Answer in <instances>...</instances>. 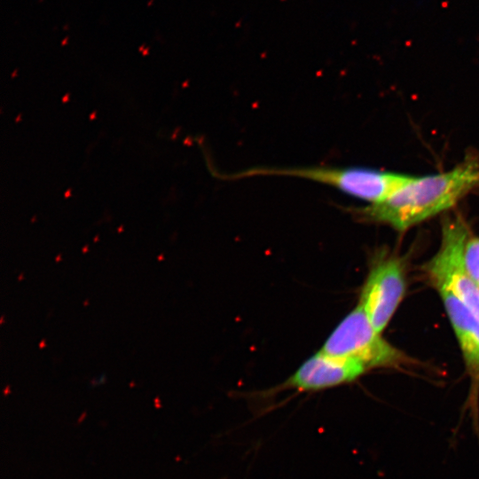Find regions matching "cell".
Returning <instances> with one entry per match:
<instances>
[{
	"instance_id": "cell-1",
	"label": "cell",
	"mask_w": 479,
	"mask_h": 479,
	"mask_svg": "<svg viewBox=\"0 0 479 479\" xmlns=\"http://www.w3.org/2000/svg\"><path fill=\"white\" fill-rule=\"evenodd\" d=\"M479 190V158L469 153L451 170L412 177L385 200L351 209L363 222L388 224L398 232L453 208Z\"/></svg>"
},
{
	"instance_id": "cell-2",
	"label": "cell",
	"mask_w": 479,
	"mask_h": 479,
	"mask_svg": "<svg viewBox=\"0 0 479 479\" xmlns=\"http://www.w3.org/2000/svg\"><path fill=\"white\" fill-rule=\"evenodd\" d=\"M256 176L294 177L331 185L355 198L375 204L401 188L411 176L367 168H252L226 175L227 179Z\"/></svg>"
},
{
	"instance_id": "cell-3",
	"label": "cell",
	"mask_w": 479,
	"mask_h": 479,
	"mask_svg": "<svg viewBox=\"0 0 479 479\" xmlns=\"http://www.w3.org/2000/svg\"><path fill=\"white\" fill-rule=\"evenodd\" d=\"M320 351L332 357L356 359L368 370L398 369L414 362L375 330L358 302L334 328Z\"/></svg>"
},
{
	"instance_id": "cell-4",
	"label": "cell",
	"mask_w": 479,
	"mask_h": 479,
	"mask_svg": "<svg viewBox=\"0 0 479 479\" xmlns=\"http://www.w3.org/2000/svg\"><path fill=\"white\" fill-rule=\"evenodd\" d=\"M470 232L460 216L444 218L439 249L422 269L434 288L450 291L479 317V285L468 276L462 261L464 243Z\"/></svg>"
},
{
	"instance_id": "cell-5",
	"label": "cell",
	"mask_w": 479,
	"mask_h": 479,
	"mask_svg": "<svg viewBox=\"0 0 479 479\" xmlns=\"http://www.w3.org/2000/svg\"><path fill=\"white\" fill-rule=\"evenodd\" d=\"M406 289L403 261L390 256L375 263L362 287L358 303L373 326L382 334L404 298Z\"/></svg>"
},
{
	"instance_id": "cell-6",
	"label": "cell",
	"mask_w": 479,
	"mask_h": 479,
	"mask_svg": "<svg viewBox=\"0 0 479 479\" xmlns=\"http://www.w3.org/2000/svg\"><path fill=\"white\" fill-rule=\"evenodd\" d=\"M367 371L356 359L332 357L318 350L271 393L287 389L299 393L321 391L354 381Z\"/></svg>"
},
{
	"instance_id": "cell-7",
	"label": "cell",
	"mask_w": 479,
	"mask_h": 479,
	"mask_svg": "<svg viewBox=\"0 0 479 479\" xmlns=\"http://www.w3.org/2000/svg\"><path fill=\"white\" fill-rule=\"evenodd\" d=\"M458 340L471 381L469 405L477 421L479 394V317L444 288L436 289Z\"/></svg>"
},
{
	"instance_id": "cell-8",
	"label": "cell",
	"mask_w": 479,
	"mask_h": 479,
	"mask_svg": "<svg viewBox=\"0 0 479 479\" xmlns=\"http://www.w3.org/2000/svg\"><path fill=\"white\" fill-rule=\"evenodd\" d=\"M462 261L468 276L479 285V236L468 234L463 247Z\"/></svg>"
}]
</instances>
